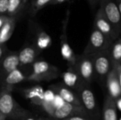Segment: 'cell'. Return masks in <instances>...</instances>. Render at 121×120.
I'll list each match as a JSON object with an SVG mask.
<instances>
[{
	"instance_id": "1",
	"label": "cell",
	"mask_w": 121,
	"mask_h": 120,
	"mask_svg": "<svg viewBox=\"0 0 121 120\" xmlns=\"http://www.w3.org/2000/svg\"><path fill=\"white\" fill-rule=\"evenodd\" d=\"M0 112L6 119L18 120L28 118L30 113L23 109L15 100L11 95V91L2 88L0 91Z\"/></svg>"
},
{
	"instance_id": "2",
	"label": "cell",
	"mask_w": 121,
	"mask_h": 120,
	"mask_svg": "<svg viewBox=\"0 0 121 120\" xmlns=\"http://www.w3.org/2000/svg\"><path fill=\"white\" fill-rule=\"evenodd\" d=\"M60 75L59 69L45 61L36 62L33 64V70L28 80L33 81H51Z\"/></svg>"
},
{
	"instance_id": "3",
	"label": "cell",
	"mask_w": 121,
	"mask_h": 120,
	"mask_svg": "<svg viewBox=\"0 0 121 120\" xmlns=\"http://www.w3.org/2000/svg\"><path fill=\"white\" fill-rule=\"evenodd\" d=\"M113 42V40L93 27L89 42L83 52V54L93 55L96 53L107 50L110 48Z\"/></svg>"
},
{
	"instance_id": "4",
	"label": "cell",
	"mask_w": 121,
	"mask_h": 120,
	"mask_svg": "<svg viewBox=\"0 0 121 120\" xmlns=\"http://www.w3.org/2000/svg\"><path fill=\"white\" fill-rule=\"evenodd\" d=\"M80 99L82 106L84 109L89 120H99L100 112L95 96L89 86H85L77 93Z\"/></svg>"
},
{
	"instance_id": "5",
	"label": "cell",
	"mask_w": 121,
	"mask_h": 120,
	"mask_svg": "<svg viewBox=\"0 0 121 120\" xmlns=\"http://www.w3.org/2000/svg\"><path fill=\"white\" fill-rule=\"evenodd\" d=\"M74 68L84 82L89 86L96 78L91 55H77Z\"/></svg>"
},
{
	"instance_id": "6",
	"label": "cell",
	"mask_w": 121,
	"mask_h": 120,
	"mask_svg": "<svg viewBox=\"0 0 121 120\" xmlns=\"http://www.w3.org/2000/svg\"><path fill=\"white\" fill-rule=\"evenodd\" d=\"M96 78L106 81L107 76L113 69V61L108 50L91 55Z\"/></svg>"
},
{
	"instance_id": "7",
	"label": "cell",
	"mask_w": 121,
	"mask_h": 120,
	"mask_svg": "<svg viewBox=\"0 0 121 120\" xmlns=\"http://www.w3.org/2000/svg\"><path fill=\"white\" fill-rule=\"evenodd\" d=\"M100 8L112 24L116 32L121 35V18L115 0H100Z\"/></svg>"
},
{
	"instance_id": "8",
	"label": "cell",
	"mask_w": 121,
	"mask_h": 120,
	"mask_svg": "<svg viewBox=\"0 0 121 120\" xmlns=\"http://www.w3.org/2000/svg\"><path fill=\"white\" fill-rule=\"evenodd\" d=\"M93 27L96 28L113 41L120 37V35L116 32L112 24L107 19L100 8L98 9L95 15Z\"/></svg>"
},
{
	"instance_id": "9",
	"label": "cell",
	"mask_w": 121,
	"mask_h": 120,
	"mask_svg": "<svg viewBox=\"0 0 121 120\" xmlns=\"http://www.w3.org/2000/svg\"><path fill=\"white\" fill-rule=\"evenodd\" d=\"M69 16V12L67 11V14L66 16V18L63 23V29H62V34L60 37V45H61V54L65 60L67 61L69 66H74L76 61H77V56L74 52H73L72 49L69 46L67 37V25L68 23Z\"/></svg>"
},
{
	"instance_id": "10",
	"label": "cell",
	"mask_w": 121,
	"mask_h": 120,
	"mask_svg": "<svg viewBox=\"0 0 121 120\" xmlns=\"http://www.w3.org/2000/svg\"><path fill=\"white\" fill-rule=\"evenodd\" d=\"M73 116H82L88 119L87 115L82 106H77L65 102L55 109L52 115L55 118L62 120Z\"/></svg>"
},
{
	"instance_id": "11",
	"label": "cell",
	"mask_w": 121,
	"mask_h": 120,
	"mask_svg": "<svg viewBox=\"0 0 121 120\" xmlns=\"http://www.w3.org/2000/svg\"><path fill=\"white\" fill-rule=\"evenodd\" d=\"M62 77L64 84L70 89L76 91V93L79 92L85 86H89L81 79L74 66H69L68 69L62 74Z\"/></svg>"
},
{
	"instance_id": "12",
	"label": "cell",
	"mask_w": 121,
	"mask_h": 120,
	"mask_svg": "<svg viewBox=\"0 0 121 120\" xmlns=\"http://www.w3.org/2000/svg\"><path fill=\"white\" fill-rule=\"evenodd\" d=\"M108 95H110L116 103L121 98V87L118 74L113 65V69L106 79Z\"/></svg>"
},
{
	"instance_id": "13",
	"label": "cell",
	"mask_w": 121,
	"mask_h": 120,
	"mask_svg": "<svg viewBox=\"0 0 121 120\" xmlns=\"http://www.w3.org/2000/svg\"><path fill=\"white\" fill-rule=\"evenodd\" d=\"M20 65L18 54H9L0 61V81H1L9 73L17 69Z\"/></svg>"
},
{
	"instance_id": "14",
	"label": "cell",
	"mask_w": 121,
	"mask_h": 120,
	"mask_svg": "<svg viewBox=\"0 0 121 120\" xmlns=\"http://www.w3.org/2000/svg\"><path fill=\"white\" fill-rule=\"evenodd\" d=\"M55 90L57 95H59L64 102L77 106H82L78 94L73 92L72 89L67 87L65 84H60L57 86H55Z\"/></svg>"
},
{
	"instance_id": "15",
	"label": "cell",
	"mask_w": 121,
	"mask_h": 120,
	"mask_svg": "<svg viewBox=\"0 0 121 120\" xmlns=\"http://www.w3.org/2000/svg\"><path fill=\"white\" fill-rule=\"evenodd\" d=\"M102 116L103 120H118L117 103L108 94L104 99Z\"/></svg>"
},
{
	"instance_id": "16",
	"label": "cell",
	"mask_w": 121,
	"mask_h": 120,
	"mask_svg": "<svg viewBox=\"0 0 121 120\" xmlns=\"http://www.w3.org/2000/svg\"><path fill=\"white\" fill-rule=\"evenodd\" d=\"M40 51L35 46H28L22 49L19 54V66H28L32 64L35 60Z\"/></svg>"
},
{
	"instance_id": "17",
	"label": "cell",
	"mask_w": 121,
	"mask_h": 120,
	"mask_svg": "<svg viewBox=\"0 0 121 120\" xmlns=\"http://www.w3.org/2000/svg\"><path fill=\"white\" fill-rule=\"evenodd\" d=\"M26 79V76L23 73L18 69L13 70L11 73H9L2 81V88H6L11 91L12 87L16 84L21 83V81Z\"/></svg>"
},
{
	"instance_id": "18",
	"label": "cell",
	"mask_w": 121,
	"mask_h": 120,
	"mask_svg": "<svg viewBox=\"0 0 121 120\" xmlns=\"http://www.w3.org/2000/svg\"><path fill=\"white\" fill-rule=\"evenodd\" d=\"M15 28V19L13 17H8L6 22L0 29V43L3 44L12 35Z\"/></svg>"
},
{
	"instance_id": "19",
	"label": "cell",
	"mask_w": 121,
	"mask_h": 120,
	"mask_svg": "<svg viewBox=\"0 0 121 120\" xmlns=\"http://www.w3.org/2000/svg\"><path fill=\"white\" fill-rule=\"evenodd\" d=\"M25 95L31 101L32 103L37 105H41L42 102L44 100L43 90L39 86H35L26 90L25 91Z\"/></svg>"
},
{
	"instance_id": "20",
	"label": "cell",
	"mask_w": 121,
	"mask_h": 120,
	"mask_svg": "<svg viewBox=\"0 0 121 120\" xmlns=\"http://www.w3.org/2000/svg\"><path fill=\"white\" fill-rule=\"evenodd\" d=\"M52 44L51 37L48 35L45 31L40 30L38 33L36 37V45L35 47L38 49L39 51L43 50Z\"/></svg>"
},
{
	"instance_id": "21",
	"label": "cell",
	"mask_w": 121,
	"mask_h": 120,
	"mask_svg": "<svg viewBox=\"0 0 121 120\" xmlns=\"http://www.w3.org/2000/svg\"><path fill=\"white\" fill-rule=\"evenodd\" d=\"M110 57L113 62H121V37L114 40L108 49Z\"/></svg>"
},
{
	"instance_id": "22",
	"label": "cell",
	"mask_w": 121,
	"mask_h": 120,
	"mask_svg": "<svg viewBox=\"0 0 121 120\" xmlns=\"http://www.w3.org/2000/svg\"><path fill=\"white\" fill-rule=\"evenodd\" d=\"M25 4L21 0H9L8 9L6 13L9 17L16 16L23 7Z\"/></svg>"
},
{
	"instance_id": "23",
	"label": "cell",
	"mask_w": 121,
	"mask_h": 120,
	"mask_svg": "<svg viewBox=\"0 0 121 120\" xmlns=\"http://www.w3.org/2000/svg\"><path fill=\"white\" fill-rule=\"evenodd\" d=\"M52 0H33L30 6V13L34 16L38 11L42 9L47 4H50Z\"/></svg>"
},
{
	"instance_id": "24",
	"label": "cell",
	"mask_w": 121,
	"mask_h": 120,
	"mask_svg": "<svg viewBox=\"0 0 121 120\" xmlns=\"http://www.w3.org/2000/svg\"><path fill=\"white\" fill-rule=\"evenodd\" d=\"M9 0H0V14L7 12Z\"/></svg>"
},
{
	"instance_id": "25",
	"label": "cell",
	"mask_w": 121,
	"mask_h": 120,
	"mask_svg": "<svg viewBox=\"0 0 121 120\" xmlns=\"http://www.w3.org/2000/svg\"><path fill=\"white\" fill-rule=\"evenodd\" d=\"M113 65L114 68L116 69V70L117 71L118 79H119V82H120L121 87V64L119 63V62H113Z\"/></svg>"
},
{
	"instance_id": "26",
	"label": "cell",
	"mask_w": 121,
	"mask_h": 120,
	"mask_svg": "<svg viewBox=\"0 0 121 120\" xmlns=\"http://www.w3.org/2000/svg\"><path fill=\"white\" fill-rule=\"evenodd\" d=\"M62 120H89L87 118L82 117V116H73L70 117H67L66 119H64Z\"/></svg>"
},
{
	"instance_id": "27",
	"label": "cell",
	"mask_w": 121,
	"mask_h": 120,
	"mask_svg": "<svg viewBox=\"0 0 121 120\" xmlns=\"http://www.w3.org/2000/svg\"><path fill=\"white\" fill-rule=\"evenodd\" d=\"M5 50H6V48H5L4 45L3 44L0 43V61L5 57V56H4Z\"/></svg>"
},
{
	"instance_id": "28",
	"label": "cell",
	"mask_w": 121,
	"mask_h": 120,
	"mask_svg": "<svg viewBox=\"0 0 121 120\" xmlns=\"http://www.w3.org/2000/svg\"><path fill=\"white\" fill-rule=\"evenodd\" d=\"M88 1H89V4L91 6V8H94V9L96 8V6H97V4H99L100 0H88Z\"/></svg>"
},
{
	"instance_id": "29",
	"label": "cell",
	"mask_w": 121,
	"mask_h": 120,
	"mask_svg": "<svg viewBox=\"0 0 121 120\" xmlns=\"http://www.w3.org/2000/svg\"><path fill=\"white\" fill-rule=\"evenodd\" d=\"M8 17L9 16H0V29L1 28L4 23L6 22V21L7 20Z\"/></svg>"
},
{
	"instance_id": "30",
	"label": "cell",
	"mask_w": 121,
	"mask_h": 120,
	"mask_svg": "<svg viewBox=\"0 0 121 120\" xmlns=\"http://www.w3.org/2000/svg\"><path fill=\"white\" fill-rule=\"evenodd\" d=\"M65 0H52L50 4H58L60 3H62L63 1H65Z\"/></svg>"
},
{
	"instance_id": "31",
	"label": "cell",
	"mask_w": 121,
	"mask_h": 120,
	"mask_svg": "<svg viewBox=\"0 0 121 120\" xmlns=\"http://www.w3.org/2000/svg\"><path fill=\"white\" fill-rule=\"evenodd\" d=\"M116 4H117V6L118 7V9H119V12H120V14H121V0H115Z\"/></svg>"
},
{
	"instance_id": "32",
	"label": "cell",
	"mask_w": 121,
	"mask_h": 120,
	"mask_svg": "<svg viewBox=\"0 0 121 120\" xmlns=\"http://www.w3.org/2000/svg\"><path fill=\"white\" fill-rule=\"evenodd\" d=\"M6 120V117L2 114L0 112V120Z\"/></svg>"
},
{
	"instance_id": "33",
	"label": "cell",
	"mask_w": 121,
	"mask_h": 120,
	"mask_svg": "<svg viewBox=\"0 0 121 120\" xmlns=\"http://www.w3.org/2000/svg\"><path fill=\"white\" fill-rule=\"evenodd\" d=\"M21 1L24 4H26L27 3V0H21Z\"/></svg>"
},
{
	"instance_id": "34",
	"label": "cell",
	"mask_w": 121,
	"mask_h": 120,
	"mask_svg": "<svg viewBox=\"0 0 121 120\" xmlns=\"http://www.w3.org/2000/svg\"><path fill=\"white\" fill-rule=\"evenodd\" d=\"M26 120H35L34 119H33V118H30V117H28Z\"/></svg>"
},
{
	"instance_id": "35",
	"label": "cell",
	"mask_w": 121,
	"mask_h": 120,
	"mask_svg": "<svg viewBox=\"0 0 121 120\" xmlns=\"http://www.w3.org/2000/svg\"></svg>"
}]
</instances>
